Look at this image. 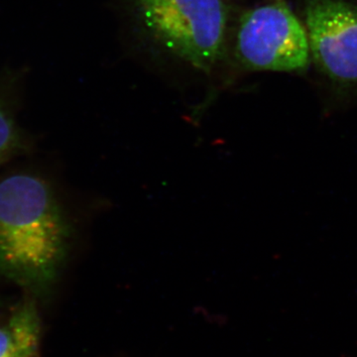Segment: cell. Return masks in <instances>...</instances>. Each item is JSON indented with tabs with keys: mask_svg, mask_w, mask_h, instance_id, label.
I'll return each instance as SVG.
<instances>
[{
	"mask_svg": "<svg viewBox=\"0 0 357 357\" xmlns=\"http://www.w3.org/2000/svg\"><path fill=\"white\" fill-rule=\"evenodd\" d=\"M143 18L167 48L210 69L222 54L227 11L222 0H138Z\"/></svg>",
	"mask_w": 357,
	"mask_h": 357,
	"instance_id": "obj_2",
	"label": "cell"
},
{
	"mask_svg": "<svg viewBox=\"0 0 357 357\" xmlns=\"http://www.w3.org/2000/svg\"><path fill=\"white\" fill-rule=\"evenodd\" d=\"M11 344L7 357H35L40 342V319L32 301H25L14 311L8 326Z\"/></svg>",
	"mask_w": 357,
	"mask_h": 357,
	"instance_id": "obj_5",
	"label": "cell"
},
{
	"mask_svg": "<svg viewBox=\"0 0 357 357\" xmlns=\"http://www.w3.org/2000/svg\"><path fill=\"white\" fill-rule=\"evenodd\" d=\"M24 149V137L6 98L0 93V168Z\"/></svg>",
	"mask_w": 357,
	"mask_h": 357,
	"instance_id": "obj_6",
	"label": "cell"
},
{
	"mask_svg": "<svg viewBox=\"0 0 357 357\" xmlns=\"http://www.w3.org/2000/svg\"><path fill=\"white\" fill-rule=\"evenodd\" d=\"M236 51L239 62L255 70L299 72L311 59L306 27L280 2L244 14Z\"/></svg>",
	"mask_w": 357,
	"mask_h": 357,
	"instance_id": "obj_3",
	"label": "cell"
},
{
	"mask_svg": "<svg viewBox=\"0 0 357 357\" xmlns=\"http://www.w3.org/2000/svg\"><path fill=\"white\" fill-rule=\"evenodd\" d=\"M311 58L328 79L357 84V7L340 0H310L306 25Z\"/></svg>",
	"mask_w": 357,
	"mask_h": 357,
	"instance_id": "obj_4",
	"label": "cell"
},
{
	"mask_svg": "<svg viewBox=\"0 0 357 357\" xmlns=\"http://www.w3.org/2000/svg\"><path fill=\"white\" fill-rule=\"evenodd\" d=\"M11 337L8 328H0V357H7L10 349Z\"/></svg>",
	"mask_w": 357,
	"mask_h": 357,
	"instance_id": "obj_7",
	"label": "cell"
},
{
	"mask_svg": "<svg viewBox=\"0 0 357 357\" xmlns=\"http://www.w3.org/2000/svg\"><path fill=\"white\" fill-rule=\"evenodd\" d=\"M72 229L50 185L17 173L0 181V273L47 292L69 255Z\"/></svg>",
	"mask_w": 357,
	"mask_h": 357,
	"instance_id": "obj_1",
	"label": "cell"
}]
</instances>
